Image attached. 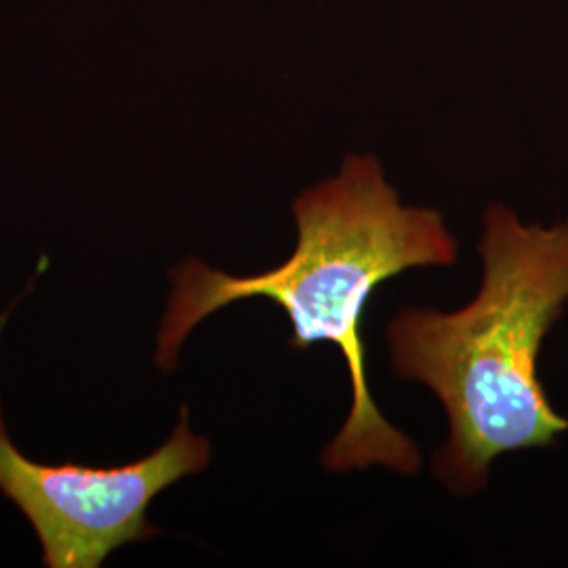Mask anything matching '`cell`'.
I'll use <instances>...</instances> for the list:
<instances>
[{
    "mask_svg": "<svg viewBox=\"0 0 568 568\" xmlns=\"http://www.w3.org/2000/svg\"><path fill=\"white\" fill-rule=\"evenodd\" d=\"M297 246L293 255L255 276H232L201 260L171 270V295L154 361L171 373L187 335L227 305L270 300L281 305L293 333L288 345L333 344L344 356L352 405L339 434L323 450L328 471L384 466L405 476L422 467L410 436L392 426L368 386L363 318L377 286L410 267H448L459 246L436 209L405 206L371 154L345 156L337 175L293 201Z\"/></svg>",
    "mask_w": 568,
    "mask_h": 568,
    "instance_id": "obj_1",
    "label": "cell"
},
{
    "mask_svg": "<svg viewBox=\"0 0 568 568\" xmlns=\"http://www.w3.org/2000/svg\"><path fill=\"white\" fill-rule=\"evenodd\" d=\"M483 224L476 297L455 312L405 307L386 331L394 375L429 387L447 410L434 476L455 495L485 487L501 455L551 447L568 432L537 368L568 302V222L523 224L490 204Z\"/></svg>",
    "mask_w": 568,
    "mask_h": 568,
    "instance_id": "obj_2",
    "label": "cell"
},
{
    "mask_svg": "<svg viewBox=\"0 0 568 568\" xmlns=\"http://www.w3.org/2000/svg\"><path fill=\"white\" fill-rule=\"evenodd\" d=\"M211 464L209 440L180 422L161 447L119 467L47 466L26 457L11 440L0 408V493L34 528L49 568H100L116 549L163 530L148 520L152 501Z\"/></svg>",
    "mask_w": 568,
    "mask_h": 568,
    "instance_id": "obj_3",
    "label": "cell"
}]
</instances>
